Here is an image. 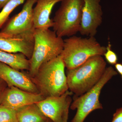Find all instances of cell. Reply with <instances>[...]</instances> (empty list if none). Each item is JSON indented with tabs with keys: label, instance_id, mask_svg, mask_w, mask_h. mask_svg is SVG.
Returning a JSON list of instances; mask_svg holds the SVG:
<instances>
[{
	"label": "cell",
	"instance_id": "cell-6",
	"mask_svg": "<svg viewBox=\"0 0 122 122\" xmlns=\"http://www.w3.org/2000/svg\"><path fill=\"white\" fill-rule=\"evenodd\" d=\"M118 73L112 66L107 67L100 81L93 88L78 97H74L70 108L77 109L71 122H84L86 117L94 111L103 109L99 101V96L104 86Z\"/></svg>",
	"mask_w": 122,
	"mask_h": 122
},
{
	"label": "cell",
	"instance_id": "cell-10",
	"mask_svg": "<svg viewBox=\"0 0 122 122\" xmlns=\"http://www.w3.org/2000/svg\"><path fill=\"white\" fill-rule=\"evenodd\" d=\"M82 17L79 32L87 37H95L102 22L103 13L100 0H83Z\"/></svg>",
	"mask_w": 122,
	"mask_h": 122
},
{
	"label": "cell",
	"instance_id": "cell-9",
	"mask_svg": "<svg viewBox=\"0 0 122 122\" xmlns=\"http://www.w3.org/2000/svg\"><path fill=\"white\" fill-rule=\"evenodd\" d=\"M45 98L40 93H31L15 86H8L0 95V105L16 111L25 106L36 104Z\"/></svg>",
	"mask_w": 122,
	"mask_h": 122
},
{
	"label": "cell",
	"instance_id": "cell-14",
	"mask_svg": "<svg viewBox=\"0 0 122 122\" xmlns=\"http://www.w3.org/2000/svg\"><path fill=\"white\" fill-rule=\"evenodd\" d=\"M0 62L18 70L29 71L30 61L21 53H10L0 50Z\"/></svg>",
	"mask_w": 122,
	"mask_h": 122
},
{
	"label": "cell",
	"instance_id": "cell-18",
	"mask_svg": "<svg viewBox=\"0 0 122 122\" xmlns=\"http://www.w3.org/2000/svg\"><path fill=\"white\" fill-rule=\"evenodd\" d=\"M106 61L110 65H115L117 63L118 57L117 55L111 49V45L109 42L106 47V51L104 55Z\"/></svg>",
	"mask_w": 122,
	"mask_h": 122
},
{
	"label": "cell",
	"instance_id": "cell-3",
	"mask_svg": "<svg viewBox=\"0 0 122 122\" xmlns=\"http://www.w3.org/2000/svg\"><path fill=\"white\" fill-rule=\"evenodd\" d=\"M60 55L67 69L77 67L92 57L104 56L106 47L102 45L95 37H82L73 35L63 40Z\"/></svg>",
	"mask_w": 122,
	"mask_h": 122
},
{
	"label": "cell",
	"instance_id": "cell-22",
	"mask_svg": "<svg viewBox=\"0 0 122 122\" xmlns=\"http://www.w3.org/2000/svg\"><path fill=\"white\" fill-rule=\"evenodd\" d=\"M10 0H0V9H2Z\"/></svg>",
	"mask_w": 122,
	"mask_h": 122
},
{
	"label": "cell",
	"instance_id": "cell-13",
	"mask_svg": "<svg viewBox=\"0 0 122 122\" xmlns=\"http://www.w3.org/2000/svg\"><path fill=\"white\" fill-rule=\"evenodd\" d=\"M61 0H37L33 8L34 24L35 29H49L54 23L50 16L53 8Z\"/></svg>",
	"mask_w": 122,
	"mask_h": 122
},
{
	"label": "cell",
	"instance_id": "cell-7",
	"mask_svg": "<svg viewBox=\"0 0 122 122\" xmlns=\"http://www.w3.org/2000/svg\"><path fill=\"white\" fill-rule=\"evenodd\" d=\"M37 0H26L21 11L8 19L0 32L14 36L34 32L33 7Z\"/></svg>",
	"mask_w": 122,
	"mask_h": 122
},
{
	"label": "cell",
	"instance_id": "cell-20",
	"mask_svg": "<svg viewBox=\"0 0 122 122\" xmlns=\"http://www.w3.org/2000/svg\"><path fill=\"white\" fill-rule=\"evenodd\" d=\"M115 66L116 70L120 74L122 79V64L121 63H117L115 65Z\"/></svg>",
	"mask_w": 122,
	"mask_h": 122
},
{
	"label": "cell",
	"instance_id": "cell-19",
	"mask_svg": "<svg viewBox=\"0 0 122 122\" xmlns=\"http://www.w3.org/2000/svg\"><path fill=\"white\" fill-rule=\"evenodd\" d=\"M111 122H122V107L116 110Z\"/></svg>",
	"mask_w": 122,
	"mask_h": 122
},
{
	"label": "cell",
	"instance_id": "cell-8",
	"mask_svg": "<svg viewBox=\"0 0 122 122\" xmlns=\"http://www.w3.org/2000/svg\"><path fill=\"white\" fill-rule=\"evenodd\" d=\"M73 94L68 90L61 96L46 98L36 104L46 117L53 122H63L65 116L69 113Z\"/></svg>",
	"mask_w": 122,
	"mask_h": 122
},
{
	"label": "cell",
	"instance_id": "cell-4",
	"mask_svg": "<svg viewBox=\"0 0 122 122\" xmlns=\"http://www.w3.org/2000/svg\"><path fill=\"white\" fill-rule=\"evenodd\" d=\"M34 46L30 59L29 75L33 78L39 68L60 55L63 50L64 41L53 30L35 29L34 33Z\"/></svg>",
	"mask_w": 122,
	"mask_h": 122
},
{
	"label": "cell",
	"instance_id": "cell-16",
	"mask_svg": "<svg viewBox=\"0 0 122 122\" xmlns=\"http://www.w3.org/2000/svg\"><path fill=\"white\" fill-rule=\"evenodd\" d=\"M26 0H10L2 8L0 12V30L8 20L9 16L18 6Z\"/></svg>",
	"mask_w": 122,
	"mask_h": 122
},
{
	"label": "cell",
	"instance_id": "cell-2",
	"mask_svg": "<svg viewBox=\"0 0 122 122\" xmlns=\"http://www.w3.org/2000/svg\"><path fill=\"white\" fill-rule=\"evenodd\" d=\"M102 56H94L76 68L66 70L69 90L74 97H78L91 89L100 81L106 69Z\"/></svg>",
	"mask_w": 122,
	"mask_h": 122
},
{
	"label": "cell",
	"instance_id": "cell-12",
	"mask_svg": "<svg viewBox=\"0 0 122 122\" xmlns=\"http://www.w3.org/2000/svg\"><path fill=\"white\" fill-rule=\"evenodd\" d=\"M0 78L4 81L8 87L15 86L31 93H39L29 74L1 62H0Z\"/></svg>",
	"mask_w": 122,
	"mask_h": 122
},
{
	"label": "cell",
	"instance_id": "cell-15",
	"mask_svg": "<svg viewBox=\"0 0 122 122\" xmlns=\"http://www.w3.org/2000/svg\"><path fill=\"white\" fill-rule=\"evenodd\" d=\"M18 122H46L48 119L36 104H31L16 111Z\"/></svg>",
	"mask_w": 122,
	"mask_h": 122
},
{
	"label": "cell",
	"instance_id": "cell-5",
	"mask_svg": "<svg viewBox=\"0 0 122 122\" xmlns=\"http://www.w3.org/2000/svg\"><path fill=\"white\" fill-rule=\"evenodd\" d=\"M53 19V30L60 37H70L81 28L83 0H61Z\"/></svg>",
	"mask_w": 122,
	"mask_h": 122
},
{
	"label": "cell",
	"instance_id": "cell-21",
	"mask_svg": "<svg viewBox=\"0 0 122 122\" xmlns=\"http://www.w3.org/2000/svg\"><path fill=\"white\" fill-rule=\"evenodd\" d=\"M6 85H7V84L4 81L0 78V95L2 91L6 87Z\"/></svg>",
	"mask_w": 122,
	"mask_h": 122
},
{
	"label": "cell",
	"instance_id": "cell-23",
	"mask_svg": "<svg viewBox=\"0 0 122 122\" xmlns=\"http://www.w3.org/2000/svg\"><path fill=\"white\" fill-rule=\"evenodd\" d=\"M68 115H69V114H67L65 116L64 119H63V122H68Z\"/></svg>",
	"mask_w": 122,
	"mask_h": 122
},
{
	"label": "cell",
	"instance_id": "cell-11",
	"mask_svg": "<svg viewBox=\"0 0 122 122\" xmlns=\"http://www.w3.org/2000/svg\"><path fill=\"white\" fill-rule=\"evenodd\" d=\"M34 33L11 36L0 32V50L8 53H21L30 59L34 46Z\"/></svg>",
	"mask_w": 122,
	"mask_h": 122
},
{
	"label": "cell",
	"instance_id": "cell-17",
	"mask_svg": "<svg viewBox=\"0 0 122 122\" xmlns=\"http://www.w3.org/2000/svg\"><path fill=\"white\" fill-rule=\"evenodd\" d=\"M0 122H18L16 111L0 105Z\"/></svg>",
	"mask_w": 122,
	"mask_h": 122
},
{
	"label": "cell",
	"instance_id": "cell-24",
	"mask_svg": "<svg viewBox=\"0 0 122 122\" xmlns=\"http://www.w3.org/2000/svg\"><path fill=\"white\" fill-rule=\"evenodd\" d=\"M46 122H53V121H52V120H50V119H49L48 118V120H47V121H46Z\"/></svg>",
	"mask_w": 122,
	"mask_h": 122
},
{
	"label": "cell",
	"instance_id": "cell-1",
	"mask_svg": "<svg viewBox=\"0 0 122 122\" xmlns=\"http://www.w3.org/2000/svg\"><path fill=\"white\" fill-rule=\"evenodd\" d=\"M65 66L61 55L42 64L31 78L45 98L61 96L69 90Z\"/></svg>",
	"mask_w": 122,
	"mask_h": 122
}]
</instances>
